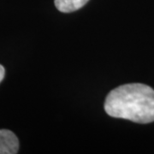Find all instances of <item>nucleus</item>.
Wrapping results in <instances>:
<instances>
[{"label": "nucleus", "mask_w": 154, "mask_h": 154, "mask_svg": "<svg viewBox=\"0 0 154 154\" xmlns=\"http://www.w3.org/2000/svg\"><path fill=\"white\" fill-rule=\"evenodd\" d=\"M105 112L112 117L137 123L154 122V90L142 83L122 85L111 90L105 102Z\"/></svg>", "instance_id": "obj_1"}, {"label": "nucleus", "mask_w": 154, "mask_h": 154, "mask_svg": "<svg viewBox=\"0 0 154 154\" xmlns=\"http://www.w3.org/2000/svg\"><path fill=\"white\" fill-rule=\"evenodd\" d=\"M19 150V140L11 130L0 129V154H16Z\"/></svg>", "instance_id": "obj_2"}, {"label": "nucleus", "mask_w": 154, "mask_h": 154, "mask_svg": "<svg viewBox=\"0 0 154 154\" xmlns=\"http://www.w3.org/2000/svg\"><path fill=\"white\" fill-rule=\"evenodd\" d=\"M89 0H55L57 9L63 13H70L82 8Z\"/></svg>", "instance_id": "obj_3"}, {"label": "nucleus", "mask_w": 154, "mask_h": 154, "mask_svg": "<svg viewBox=\"0 0 154 154\" xmlns=\"http://www.w3.org/2000/svg\"><path fill=\"white\" fill-rule=\"evenodd\" d=\"M5 69L3 65L0 64V82L4 80L5 78Z\"/></svg>", "instance_id": "obj_4"}]
</instances>
